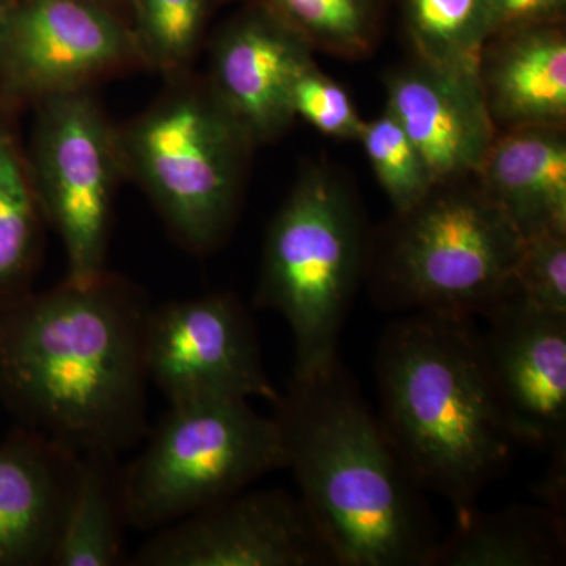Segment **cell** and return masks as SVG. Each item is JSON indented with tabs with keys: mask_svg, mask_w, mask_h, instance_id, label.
<instances>
[{
	"mask_svg": "<svg viewBox=\"0 0 566 566\" xmlns=\"http://www.w3.org/2000/svg\"><path fill=\"white\" fill-rule=\"evenodd\" d=\"M80 455L18 427L0 444V566L50 565Z\"/></svg>",
	"mask_w": 566,
	"mask_h": 566,
	"instance_id": "cell-15",
	"label": "cell"
},
{
	"mask_svg": "<svg viewBox=\"0 0 566 566\" xmlns=\"http://www.w3.org/2000/svg\"><path fill=\"white\" fill-rule=\"evenodd\" d=\"M513 301L566 315V230L523 238L513 273Z\"/></svg>",
	"mask_w": 566,
	"mask_h": 566,
	"instance_id": "cell-25",
	"label": "cell"
},
{
	"mask_svg": "<svg viewBox=\"0 0 566 566\" xmlns=\"http://www.w3.org/2000/svg\"><path fill=\"white\" fill-rule=\"evenodd\" d=\"M294 118H303L324 136L342 140H357L364 122L354 106L352 96L337 81L318 69L315 61L308 63L292 92Z\"/></svg>",
	"mask_w": 566,
	"mask_h": 566,
	"instance_id": "cell-26",
	"label": "cell"
},
{
	"mask_svg": "<svg viewBox=\"0 0 566 566\" xmlns=\"http://www.w3.org/2000/svg\"><path fill=\"white\" fill-rule=\"evenodd\" d=\"M479 82L495 132L566 128L565 22L491 36Z\"/></svg>",
	"mask_w": 566,
	"mask_h": 566,
	"instance_id": "cell-16",
	"label": "cell"
},
{
	"mask_svg": "<svg viewBox=\"0 0 566 566\" xmlns=\"http://www.w3.org/2000/svg\"><path fill=\"white\" fill-rule=\"evenodd\" d=\"M387 106L420 151L434 185L476 177L497 136L479 76L416 61L390 71Z\"/></svg>",
	"mask_w": 566,
	"mask_h": 566,
	"instance_id": "cell-14",
	"label": "cell"
},
{
	"mask_svg": "<svg viewBox=\"0 0 566 566\" xmlns=\"http://www.w3.org/2000/svg\"><path fill=\"white\" fill-rule=\"evenodd\" d=\"M93 2L106 7L107 10L114 11L115 14L129 22V0H93Z\"/></svg>",
	"mask_w": 566,
	"mask_h": 566,
	"instance_id": "cell-29",
	"label": "cell"
},
{
	"mask_svg": "<svg viewBox=\"0 0 566 566\" xmlns=\"http://www.w3.org/2000/svg\"><path fill=\"white\" fill-rule=\"evenodd\" d=\"M403 21L417 61L479 76L491 36L488 0H403Z\"/></svg>",
	"mask_w": 566,
	"mask_h": 566,
	"instance_id": "cell-21",
	"label": "cell"
},
{
	"mask_svg": "<svg viewBox=\"0 0 566 566\" xmlns=\"http://www.w3.org/2000/svg\"><path fill=\"white\" fill-rule=\"evenodd\" d=\"M371 169L392 202L395 212L408 211L434 188L427 163L389 111L364 122L359 139Z\"/></svg>",
	"mask_w": 566,
	"mask_h": 566,
	"instance_id": "cell-24",
	"label": "cell"
},
{
	"mask_svg": "<svg viewBox=\"0 0 566 566\" xmlns=\"http://www.w3.org/2000/svg\"><path fill=\"white\" fill-rule=\"evenodd\" d=\"M311 62L301 36L249 3L212 36L205 80L259 147L292 126L293 85Z\"/></svg>",
	"mask_w": 566,
	"mask_h": 566,
	"instance_id": "cell-13",
	"label": "cell"
},
{
	"mask_svg": "<svg viewBox=\"0 0 566 566\" xmlns=\"http://www.w3.org/2000/svg\"><path fill=\"white\" fill-rule=\"evenodd\" d=\"M486 323L480 352L516 444H566V315L512 301Z\"/></svg>",
	"mask_w": 566,
	"mask_h": 566,
	"instance_id": "cell-12",
	"label": "cell"
},
{
	"mask_svg": "<svg viewBox=\"0 0 566 566\" xmlns=\"http://www.w3.org/2000/svg\"><path fill=\"white\" fill-rule=\"evenodd\" d=\"M93 92L36 104L25 148L44 221L65 251V281L76 285L107 273L115 199L125 180L117 125Z\"/></svg>",
	"mask_w": 566,
	"mask_h": 566,
	"instance_id": "cell-8",
	"label": "cell"
},
{
	"mask_svg": "<svg viewBox=\"0 0 566 566\" xmlns=\"http://www.w3.org/2000/svg\"><path fill=\"white\" fill-rule=\"evenodd\" d=\"M475 178L521 237L566 230V128L497 133Z\"/></svg>",
	"mask_w": 566,
	"mask_h": 566,
	"instance_id": "cell-17",
	"label": "cell"
},
{
	"mask_svg": "<svg viewBox=\"0 0 566 566\" xmlns=\"http://www.w3.org/2000/svg\"><path fill=\"white\" fill-rule=\"evenodd\" d=\"M145 365L169 405L221 398L275 405L281 398L264 370L252 318L230 293L150 307Z\"/></svg>",
	"mask_w": 566,
	"mask_h": 566,
	"instance_id": "cell-10",
	"label": "cell"
},
{
	"mask_svg": "<svg viewBox=\"0 0 566 566\" xmlns=\"http://www.w3.org/2000/svg\"><path fill=\"white\" fill-rule=\"evenodd\" d=\"M17 114L0 109V304L31 292L48 229Z\"/></svg>",
	"mask_w": 566,
	"mask_h": 566,
	"instance_id": "cell-20",
	"label": "cell"
},
{
	"mask_svg": "<svg viewBox=\"0 0 566 566\" xmlns=\"http://www.w3.org/2000/svg\"><path fill=\"white\" fill-rule=\"evenodd\" d=\"M126 565L337 566V562L300 495L244 490L156 528Z\"/></svg>",
	"mask_w": 566,
	"mask_h": 566,
	"instance_id": "cell-11",
	"label": "cell"
},
{
	"mask_svg": "<svg viewBox=\"0 0 566 566\" xmlns=\"http://www.w3.org/2000/svg\"><path fill=\"white\" fill-rule=\"evenodd\" d=\"M523 237L476 178L436 185L368 245L365 274L387 311L490 318L513 301Z\"/></svg>",
	"mask_w": 566,
	"mask_h": 566,
	"instance_id": "cell-4",
	"label": "cell"
},
{
	"mask_svg": "<svg viewBox=\"0 0 566 566\" xmlns=\"http://www.w3.org/2000/svg\"><path fill=\"white\" fill-rule=\"evenodd\" d=\"M123 465L117 453H81L51 566H117L125 557Z\"/></svg>",
	"mask_w": 566,
	"mask_h": 566,
	"instance_id": "cell-19",
	"label": "cell"
},
{
	"mask_svg": "<svg viewBox=\"0 0 566 566\" xmlns=\"http://www.w3.org/2000/svg\"><path fill=\"white\" fill-rule=\"evenodd\" d=\"M551 463L542 482L536 485V493L542 495L543 506L565 520L566 513V444L551 450Z\"/></svg>",
	"mask_w": 566,
	"mask_h": 566,
	"instance_id": "cell-28",
	"label": "cell"
},
{
	"mask_svg": "<svg viewBox=\"0 0 566 566\" xmlns=\"http://www.w3.org/2000/svg\"><path fill=\"white\" fill-rule=\"evenodd\" d=\"M565 554V520L546 506L472 509L457 515L431 566H554L564 564Z\"/></svg>",
	"mask_w": 566,
	"mask_h": 566,
	"instance_id": "cell-18",
	"label": "cell"
},
{
	"mask_svg": "<svg viewBox=\"0 0 566 566\" xmlns=\"http://www.w3.org/2000/svg\"><path fill=\"white\" fill-rule=\"evenodd\" d=\"M315 51L367 57L381 33L385 0H251Z\"/></svg>",
	"mask_w": 566,
	"mask_h": 566,
	"instance_id": "cell-22",
	"label": "cell"
},
{
	"mask_svg": "<svg viewBox=\"0 0 566 566\" xmlns=\"http://www.w3.org/2000/svg\"><path fill=\"white\" fill-rule=\"evenodd\" d=\"M379 423L412 482L455 515L509 464L516 441L488 376L471 319L406 314L375 356Z\"/></svg>",
	"mask_w": 566,
	"mask_h": 566,
	"instance_id": "cell-3",
	"label": "cell"
},
{
	"mask_svg": "<svg viewBox=\"0 0 566 566\" xmlns=\"http://www.w3.org/2000/svg\"><path fill=\"white\" fill-rule=\"evenodd\" d=\"M285 469L281 428L249 400L170 405L147 446L123 465L128 526L156 531Z\"/></svg>",
	"mask_w": 566,
	"mask_h": 566,
	"instance_id": "cell-7",
	"label": "cell"
},
{
	"mask_svg": "<svg viewBox=\"0 0 566 566\" xmlns=\"http://www.w3.org/2000/svg\"><path fill=\"white\" fill-rule=\"evenodd\" d=\"M488 2H490L491 36L517 31V29L565 22L566 0H488Z\"/></svg>",
	"mask_w": 566,
	"mask_h": 566,
	"instance_id": "cell-27",
	"label": "cell"
},
{
	"mask_svg": "<svg viewBox=\"0 0 566 566\" xmlns=\"http://www.w3.org/2000/svg\"><path fill=\"white\" fill-rule=\"evenodd\" d=\"M145 69L129 22L93 0H17L0 20L3 102L20 112Z\"/></svg>",
	"mask_w": 566,
	"mask_h": 566,
	"instance_id": "cell-9",
	"label": "cell"
},
{
	"mask_svg": "<svg viewBox=\"0 0 566 566\" xmlns=\"http://www.w3.org/2000/svg\"><path fill=\"white\" fill-rule=\"evenodd\" d=\"M117 134L125 180L150 199L178 244L196 255L216 251L237 221L256 145L205 76L167 77Z\"/></svg>",
	"mask_w": 566,
	"mask_h": 566,
	"instance_id": "cell-5",
	"label": "cell"
},
{
	"mask_svg": "<svg viewBox=\"0 0 566 566\" xmlns=\"http://www.w3.org/2000/svg\"><path fill=\"white\" fill-rule=\"evenodd\" d=\"M368 238L353 193L333 169L312 166L274 216L255 305L289 323L294 378L338 359L346 315L365 274Z\"/></svg>",
	"mask_w": 566,
	"mask_h": 566,
	"instance_id": "cell-6",
	"label": "cell"
},
{
	"mask_svg": "<svg viewBox=\"0 0 566 566\" xmlns=\"http://www.w3.org/2000/svg\"><path fill=\"white\" fill-rule=\"evenodd\" d=\"M150 307L111 271L0 304V398L20 427L77 455H120L148 434Z\"/></svg>",
	"mask_w": 566,
	"mask_h": 566,
	"instance_id": "cell-1",
	"label": "cell"
},
{
	"mask_svg": "<svg viewBox=\"0 0 566 566\" xmlns=\"http://www.w3.org/2000/svg\"><path fill=\"white\" fill-rule=\"evenodd\" d=\"M210 0H129V25L145 69L167 77L192 70L207 31Z\"/></svg>",
	"mask_w": 566,
	"mask_h": 566,
	"instance_id": "cell-23",
	"label": "cell"
},
{
	"mask_svg": "<svg viewBox=\"0 0 566 566\" xmlns=\"http://www.w3.org/2000/svg\"><path fill=\"white\" fill-rule=\"evenodd\" d=\"M274 406L285 469L337 566H431L441 539L422 490L340 360L293 376Z\"/></svg>",
	"mask_w": 566,
	"mask_h": 566,
	"instance_id": "cell-2",
	"label": "cell"
},
{
	"mask_svg": "<svg viewBox=\"0 0 566 566\" xmlns=\"http://www.w3.org/2000/svg\"><path fill=\"white\" fill-rule=\"evenodd\" d=\"M0 109H10V107L7 106L6 102H3L2 81H0ZM14 112H17V111H14Z\"/></svg>",
	"mask_w": 566,
	"mask_h": 566,
	"instance_id": "cell-31",
	"label": "cell"
},
{
	"mask_svg": "<svg viewBox=\"0 0 566 566\" xmlns=\"http://www.w3.org/2000/svg\"><path fill=\"white\" fill-rule=\"evenodd\" d=\"M17 3V0H0V20Z\"/></svg>",
	"mask_w": 566,
	"mask_h": 566,
	"instance_id": "cell-30",
	"label": "cell"
}]
</instances>
